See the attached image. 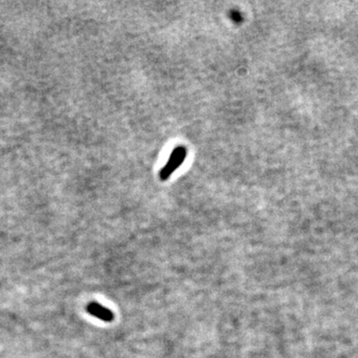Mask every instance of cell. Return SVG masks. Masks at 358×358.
<instances>
[{"label": "cell", "mask_w": 358, "mask_h": 358, "mask_svg": "<svg viewBox=\"0 0 358 358\" xmlns=\"http://www.w3.org/2000/svg\"><path fill=\"white\" fill-rule=\"evenodd\" d=\"M186 156H187V149L185 147L179 146L178 148H176L173 151L168 163L160 172V179L162 180H168L170 179L171 176L184 163Z\"/></svg>", "instance_id": "1"}, {"label": "cell", "mask_w": 358, "mask_h": 358, "mask_svg": "<svg viewBox=\"0 0 358 358\" xmlns=\"http://www.w3.org/2000/svg\"><path fill=\"white\" fill-rule=\"evenodd\" d=\"M87 312L91 316L106 323H111L114 320L113 312L96 302H92L87 306Z\"/></svg>", "instance_id": "2"}]
</instances>
